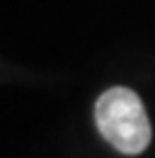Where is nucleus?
Segmentation results:
<instances>
[{"label": "nucleus", "mask_w": 155, "mask_h": 158, "mask_svg": "<svg viewBox=\"0 0 155 158\" xmlns=\"http://www.w3.org/2000/svg\"><path fill=\"white\" fill-rule=\"evenodd\" d=\"M97 130L123 153H141L150 144V121L141 98L132 89L113 86L95 102Z\"/></svg>", "instance_id": "obj_1"}]
</instances>
